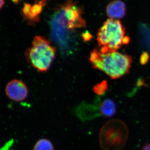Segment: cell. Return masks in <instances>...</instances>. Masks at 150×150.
<instances>
[{"label":"cell","instance_id":"11","mask_svg":"<svg viewBox=\"0 0 150 150\" xmlns=\"http://www.w3.org/2000/svg\"><path fill=\"white\" fill-rule=\"evenodd\" d=\"M31 6L30 4L28 3H24V6L22 9L21 14L24 19L29 16L31 12Z\"/></svg>","mask_w":150,"mask_h":150},{"label":"cell","instance_id":"7","mask_svg":"<svg viewBox=\"0 0 150 150\" xmlns=\"http://www.w3.org/2000/svg\"><path fill=\"white\" fill-rule=\"evenodd\" d=\"M46 1L47 0H35L34 5L31 7L30 14L24 19L30 25H32L40 21L39 15L41 13L43 7L46 5Z\"/></svg>","mask_w":150,"mask_h":150},{"label":"cell","instance_id":"17","mask_svg":"<svg viewBox=\"0 0 150 150\" xmlns=\"http://www.w3.org/2000/svg\"><path fill=\"white\" fill-rule=\"evenodd\" d=\"M11 1L14 4L17 5L19 2L20 0H11Z\"/></svg>","mask_w":150,"mask_h":150},{"label":"cell","instance_id":"10","mask_svg":"<svg viewBox=\"0 0 150 150\" xmlns=\"http://www.w3.org/2000/svg\"><path fill=\"white\" fill-rule=\"evenodd\" d=\"M108 87V86L107 81H103L94 86L93 90L98 95H102L107 91Z\"/></svg>","mask_w":150,"mask_h":150},{"label":"cell","instance_id":"8","mask_svg":"<svg viewBox=\"0 0 150 150\" xmlns=\"http://www.w3.org/2000/svg\"><path fill=\"white\" fill-rule=\"evenodd\" d=\"M117 110L116 103L112 100L107 98L100 103L99 106L100 116L105 118L112 117Z\"/></svg>","mask_w":150,"mask_h":150},{"label":"cell","instance_id":"1","mask_svg":"<svg viewBox=\"0 0 150 150\" xmlns=\"http://www.w3.org/2000/svg\"><path fill=\"white\" fill-rule=\"evenodd\" d=\"M90 61L94 69L101 70L112 79H117L129 73L132 62L131 56L117 51L102 53L94 49Z\"/></svg>","mask_w":150,"mask_h":150},{"label":"cell","instance_id":"15","mask_svg":"<svg viewBox=\"0 0 150 150\" xmlns=\"http://www.w3.org/2000/svg\"><path fill=\"white\" fill-rule=\"evenodd\" d=\"M142 150H150V144H145L142 148Z\"/></svg>","mask_w":150,"mask_h":150},{"label":"cell","instance_id":"13","mask_svg":"<svg viewBox=\"0 0 150 150\" xmlns=\"http://www.w3.org/2000/svg\"><path fill=\"white\" fill-rule=\"evenodd\" d=\"M82 37L83 38L84 40H86V41H88V40H90L91 39L92 36L90 33L86 31L83 33Z\"/></svg>","mask_w":150,"mask_h":150},{"label":"cell","instance_id":"4","mask_svg":"<svg viewBox=\"0 0 150 150\" xmlns=\"http://www.w3.org/2000/svg\"><path fill=\"white\" fill-rule=\"evenodd\" d=\"M125 32V28L120 21L107 19L97 34L98 42L101 47L100 52L104 54L119 49L123 44Z\"/></svg>","mask_w":150,"mask_h":150},{"label":"cell","instance_id":"16","mask_svg":"<svg viewBox=\"0 0 150 150\" xmlns=\"http://www.w3.org/2000/svg\"><path fill=\"white\" fill-rule=\"evenodd\" d=\"M4 5V0H1V3H0V8H1V9L2 8Z\"/></svg>","mask_w":150,"mask_h":150},{"label":"cell","instance_id":"14","mask_svg":"<svg viewBox=\"0 0 150 150\" xmlns=\"http://www.w3.org/2000/svg\"><path fill=\"white\" fill-rule=\"evenodd\" d=\"M130 40V38L128 37V36H125V37L123 38V44H128V43H129Z\"/></svg>","mask_w":150,"mask_h":150},{"label":"cell","instance_id":"5","mask_svg":"<svg viewBox=\"0 0 150 150\" xmlns=\"http://www.w3.org/2000/svg\"><path fill=\"white\" fill-rule=\"evenodd\" d=\"M7 96L15 101H22L27 97L28 89L26 86L21 81L14 80L9 82L6 88Z\"/></svg>","mask_w":150,"mask_h":150},{"label":"cell","instance_id":"3","mask_svg":"<svg viewBox=\"0 0 150 150\" xmlns=\"http://www.w3.org/2000/svg\"><path fill=\"white\" fill-rule=\"evenodd\" d=\"M129 136L128 127L123 121L112 119L100 129L99 143L103 150H121L125 147Z\"/></svg>","mask_w":150,"mask_h":150},{"label":"cell","instance_id":"12","mask_svg":"<svg viewBox=\"0 0 150 150\" xmlns=\"http://www.w3.org/2000/svg\"><path fill=\"white\" fill-rule=\"evenodd\" d=\"M149 59V56L147 52H144L140 57V63L142 65H145Z\"/></svg>","mask_w":150,"mask_h":150},{"label":"cell","instance_id":"2","mask_svg":"<svg viewBox=\"0 0 150 150\" xmlns=\"http://www.w3.org/2000/svg\"><path fill=\"white\" fill-rule=\"evenodd\" d=\"M56 52V48L46 38L37 35L25 54L28 61L33 67L38 72H45L51 67Z\"/></svg>","mask_w":150,"mask_h":150},{"label":"cell","instance_id":"9","mask_svg":"<svg viewBox=\"0 0 150 150\" xmlns=\"http://www.w3.org/2000/svg\"><path fill=\"white\" fill-rule=\"evenodd\" d=\"M33 150H54V147L49 140L43 139L38 141Z\"/></svg>","mask_w":150,"mask_h":150},{"label":"cell","instance_id":"6","mask_svg":"<svg viewBox=\"0 0 150 150\" xmlns=\"http://www.w3.org/2000/svg\"><path fill=\"white\" fill-rule=\"evenodd\" d=\"M106 13L110 19L116 20L123 18L126 15V4L121 0L111 1L106 6Z\"/></svg>","mask_w":150,"mask_h":150}]
</instances>
